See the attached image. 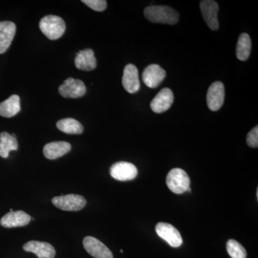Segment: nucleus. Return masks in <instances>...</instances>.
<instances>
[{
	"mask_svg": "<svg viewBox=\"0 0 258 258\" xmlns=\"http://www.w3.org/2000/svg\"><path fill=\"white\" fill-rule=\"evenodd\" d=\"M144 16L154 23L175 25L179 21V15L176 10L163 5H152L144 10Z\"/></svg>",
	"mask_w": 258,
	"mask_h": 258,
	"instance_id": "f257e3e1",
	"label": "nucleus"
},
{
	"mask_svg": "<svg viewBox=\"0 0 258 258\" xmlns=\"http://www.w3.org/2000/svg\"><path fill=\"white\" fill-rule=\"evenodd\" d=\"M40 29L47 38L52 40H57L66 31V23L60 17L47 15L40 20Z\"/></svg>",
	"mask_w": 258,
	"mask_h": 258,
	"instance_id": "f03ea898",
	"label": "nucleus"
},
{
	"mask_svg": "<svg viewBox=\"0 0 258 258\" xmlns=\"http://www.w3.org/2000/svg\"><path fill=\"white\" fill-rule=\"evenodd\" d=\"M166 185L173 193L181 195L188 191L190 179L186 171L179 168L171 169L166 176Z\"/></svg>",
	"mask_w": 258,
	"mask_h": 258,
	"instance_id": "7ed1b4c3",
	"label": "nucleus"
},
{
	"mask_svg": "<svg viewBox=\"0 0 258 258\" xmlns=\"http://www.w3.org/2000/svg\"><path fill=\"white\" fill-rule=\"evenodd\" d=\"M52 203L56 208L64 211L77 212L82 210L86 205V199L75 194L62 195L52 198Z\"/></svg>",
	"mask_w": 258,
	"mask_h": 258,
	"instance_id": "20e7f679",
	"label": "nucleus"
},
{
	"mask_svg": "<svg viewBox=\"0 0 258 258\" xmlns=\"http://www.w3.org/2000/svg\"><path fill=\"white\" fill-rule=\"evenodd\" d=\"M157 235L165 240L173 247H179L182 244L183 240L181 234L176 227L171 224L159 222L156 226Z\"/></svg>",
	"mask_w": 258,
	"mask_h": 258,
	"instance_id": "39448f33",
	"label": "nucleus"
},
{
	"mask_svg": "<svg viewBox=\"0 0 258 258\" xmlns=\"http://www.w3.org/2000/svg\"><path fill=\"white\" fill-rule=\"evenodd\" d=\"M225 91L223 83L217 81L212 83L209 88L207 94V103L212 111H217L223 105L225 101Z\"/></svg>",
	"mask_w": 258,
	"mask_h": 258,
	"instance_id": "423d86ee",
	"label": "nucleus"
},
{
	"mask_svg": "<svg viewBox=\"0 0 258 258\" xmlns=\"http://www.w3.org/2000/svg\"><path fill=\"white\" fill-rule=\"evenodd\" d=\"M110 174L112 177L118 181H130L137 177L138 170L132 163L120 161L111 166Z\"/></svg>",
	"mask_w": 258,
	"mask_h": 258,
	"instance_id": "0eeeda50",
	"label": "nucleus"
},
{
	"mask_svg": "<svg viewBox=\"0 0 258 258\" xmlns=\"http://www.w3.org/2000/svg\"><path fill=\"white\" fill-rule=\"evenodd\" d=\"M58 91L64 98H77L84 96L86 87L81 80L69 78L59 87Z\"/></svg>",
	"mask_w": 258,
	"mask_h": 258,
	"instance_id": "6e6552de",
	"label": "nucleus"
},
{
	"mask_svg": "<svg viewBox=\"0 0 258 258\" xmlns=\"http://www.w3.org/2000/svg\"><path fill=\"white\" fill-rule=\"evenodd\" d=\"M200 10L205 21L212 30L219 28V5L212 0H203L200 4Z\"/></svg>",
	"mask_w": 258,
	"mask_h": 258,
	"instance_id": "1a4fd4ad",
	"label": "nucleus"
},
{
	"mask_svg": "<svg viewBox=\"0 0 258 258\" xmlns=\"http://www.w3.org/2000/svg\"><path fill=\"white\" fill-rule=\"evenodd\" d=\"M84 248L88 253L95 258H113L111 251L103 242L95 237L88 236L83 241Z\"/></svg>",
	"mask_w": 258,
	"mask_h": 258,
	"instance_id": "9d476101",
	"label": "nucleus"
},
{
	"mask_svg": "<svg viewBox=\"0 0 258 258\" xmlns=\"http://www.w3.org/2000/svg\"><path fill=\"white\" fill-rule=\"evenodd\" d=\"M166 77V71L159 64H152L144 69L142 79L146 86L150 88H156L160 86Z\"/></svg>",
	"mask_w": 258,
	"mask_h": 258,
	"instance_id": "9b49d317",
	"label": "nucleus"
},
{
	"mask_svg": "<svg viewBox=\"0 0 258 258\" xmlns=\"http://www.w3.org/2000/svg\"><path fill=\"white\" fill-rule=\"evenodd\" d=\"M174 102V94L169 88L161 90L151 102V109L154 113H164L171 108Z\"/></svg>",
	"mask_w": 258,
	"mask_h": 258,
	"instance_id": "f8f14e48",
	"label": "nucleus"
},
{
	"mask_svg": "<svg viewBox=\"0 0 258 258\" xmlns=\"http://www.w3.org/2000/svg\"><path fill=\"white\" fill-rule=\"evenodd\" d=\"M122 85L125 91L132 94L139 91L140 88L139 71L134 64H128L125 66L122 77Z\"/></svg>",
	"mask_w": 258,
	"mask_h": 258,
	"instance_id": "ddd939ff",
	"label": "nucleus"
},
{
	"mask_svg": "<svg viewBox=\"0 0 258 258\" xmlns=\"http://www.w3.org/2000/svg\"><path fill=\"white\" fill-rule=\"evenodd\" d=\"M30 220L31 217L28 214L22 210H19L6 214L0 220V224L6 228H13L28 225Z\"/></svg>",
	"mask_w": 258,
	"mask_h": 258,
	"instance_id": "4468645a",
	"label": "nucleus"
},
{
	"mask_svg": "<svg viewBox=\"0 0 258 258\" xmlns=\"http://www.w3.org/2000/svg\"><path fill=\"white\" fill-rule=\"evenodd\" d=\"M23 249L36 254L38 258H54L55 256V248L47 242L30 241L24 244Z\"/></svg>",
	"mask_w": 258,
	"mask_h": 258,
	"instance_id": "2eb2a0df",
	"label": "nucleus"
},
{
	"mask_svg": "<svg viewBox=\"0 0 258 258\" xmlns=\"http://www.w3.org/2000/svg\"><path fill=\"white\" fill-rule=\"evenodd\" d=\"M16 32V25L13 22H0V54L9 48Z\"/></svg>",
	"mask_w": 258,
	"mask_h": 258,
	"instance_id": "dca6fc26",
	"label": "nucleus"
},
{
	"mask_svg": "<svg viewBox=\"0 0 258 258\" xmlns=\"http://www.w3.org/2000/svg\"><path fill=\"white\" fill-rule=\"evenodd\" d=\"M75 64L76 68L81 71H93L97 66L94 52L91 49H86V50L80 51L75 59Z\"/></svg>",
	"mask_w": 258,
	"mask_h": 258,
	"instance_id": "f3484780",
	"label": "nucleus"
},
{
	"mask_svg": "<svg viewBox=\"0 0 258 258\" xmlns=\"http://www.w3.org/2000/svg\"><path fill=\"white\" fill-rule=\"evenodd\" d=\"M71 145L66 142H53L46 144L43 148V154L48 159H56L68 154Z\"/></svg>",
	"mask_w": 258,
	"mask_h": 258,
	"instance_id": "a211bd4d",
	"label": "nucleus"
},
{
	"mask_svg": "<svg viewBox=\"0 0 258 258\" xmlns=\"http://www.w3.org/2000/svg\"><path fill=\"white\" fill-rule=\"evenodd\" d=\"M20 111V98L18 95H13L8 99L0 103V115L11 118Z\"/></svg>",
	"mask_w": 258,
	"mask_h": 258,
	"instance_id": "6ab92c4d",
	"label": "nucleus"
},
{
	"mask_svg": "<svg viewBox=\"0 0 258 258\" xmlns=\"http://www.w3.org/2000/svg\"><path fill=\"white\" fill-rule=\"evenodd\" d=\"M18 149V142L15 134H10L8 132L0 134V157L8 158L11 151Z\"/></svg>",
	"mask_w": 258,
	"mask_h": 258,
	"instance_id": "aec40b11",
	"label": "nucleus"
},
{
	"mask_svg": "<svg viewBox=\"0 0 258 258\" xmlns=\"http://www.w3.org/2000/svg\"><path fill=\"white\" fill-rule=\"evenodd\" d=\"M251 40L247 33H242L237 40L236 47V56L237 59L244 61L248 58L251 51Z\"/></svg>",
	"mask_w": 258,
	"mask_h": 258,
	"instance_id": "412c9836",
	"label": "nucleus"
},
{
	"mask_svg": "<svg viewBox=\"0 0 258 258\" xmlns=\"http://www.w3.org/2000/svg\"><path fill=\"white\" fill-rule=\"evenodd\" d=\"M57 127L61 132L68 134H81L83 132L82 124L74 118H64L59 120Z\"/></svg>",
	"mask_w": 258,
	"mask_h": 258,
	"instance_id": "4be33fe9",
	"label": "nucleus"
},
{
	"mask_svg": "<svg viewBox=\"0 0 258 258\" xmlns=\"http://www.w3.org/2000/svg\"><path fill=\"white\" fill-rule=\"evenodd\" d=\"M227 250L232 258L247 257V252L243 246L235 240H230L227 242Z\"/></svg>",
	"mask_w": 258,
	"mask_h": 258,
	"instance_id": "5701e85b",
	"label": "nucleus"
},
{
	"mask_svg": "<svg viewBox=\"0 0 258 258\" xmlns=\"http://www.w3.org/2000/svg\"><path fill=\"white\" fill-rule=\"evenodd\" d=\"M83 3L97 12H103L106 9L107 2L105 0H83Z\"/></svg>",
	"mask_w": 258,
	"mask_h": 258,
	"instance_id": "b1692460",
	"label": "nucleus"
},
{
	"mask_svg": "<svg viewBox=\"0 0 258 258\" xmlns=\"http://www.w3.org/2000/svg\"><path fill=\"white\" fill-rule=\"evenodd\" d=\"M247 144L249 147L257 148L258 147V126L256 125L249 132L247 136Z\"/></svg>",
	"mask_w": 258,
	"mask_h": 258,
	"instance_id": "393cba45",
	"label": "nucleus"
},
{
	"mask_svg": "<svg viewBox=\"0 0 258 258\" xmlns=\"http://www.w3.org/2000/svg\"><path fill=\"white\" fill-rule=\"evenodd\" d=\"M256 195H257V198H258V189L257 190V194H256Z\"/></svg>",
	"mask_w": 258,
	"mask_h": 258,
	"instance_id": "a878e982",
	"label": "nucleus"
}]
</instances>
